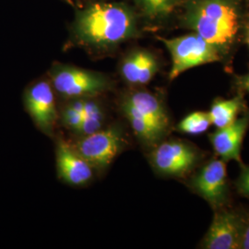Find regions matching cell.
Wrapping results in <instances>:
<instances>
[{"label": "cell", "mask_w": 249, "mask_h": 249, "mask_svg": "<svg viewBox=\"0 0 249 249\" xmlns=\"http://www.w3.org/2000/svg\"><path fill=\"white\" fill-rule=\"evenodd\" d=\"M70 32L71 45L93 56H107L139 36L138 17L124 2H91L77 9Z\"/></svg>", "instance_id": "obj_1"}, {"label": "cell", "mask_w": 249, "mask_h": 249, "mask_svg": "<svg viewBox=\"0 0 249 249\" xmlns=\"http://www.w3.org/2000/svg\"><path fill=\"white\" fill-rule=\"evenodd\" d=\"M116 106L134 137L145 150L149 151L167 138L172 121L159 94L143 87H128L118 95Z\"/></svg>", "instance_id": "obj_2"}, {"label": "cell", "mask_w": 249, "mask_h": 249, "mask_svg": "<svg viewBox=\"0 0 249 249\" xmlns=\"http://www.w3.org/2000/svg\"><path fill=\"white\" fill-rule=\"evenodd\" d=\"M185 22L220 52L233 43L239 29L236 7L229 0H193L187 7Z\"/></svg>", "instance_id": "obj_3"}, {"label": "cell", "mask_w": 249, "mask_h": 249, "mask_svg": "<svg viewBox=\"0 0 249 249\" xmlns=\"http://www.w3.org/2000/svg\"><path fill=\"white\" fill-rule=\"evenodd\" d=\"M47 78L61 100L105 96L115 88L114 80L106 73L71 64L53 63Z\"/></svg>", "instance_id": "obj_4"}, {"label": "cell", "mask_w": 249, "mask_h": 249, "mask_svg": "<svg viewBox=\"0 0 249 249\" xmlns=\"http://www.w3.org/2000/svg\"><path fill=\"white\" fill-rule=\"evenodd\" d=\"M126 125L111 121L95 133L70 139L73 147L89 161L97 175L105 173L128 146Z\"/></svg>", "instance_id": "obj_5"}, {"label": "cell", "mask_w": 249, "mask_h": 249, "mask_svg": "<svg viewBox=\"0 0 249 249\" xmlns=\"http://www.w3.org/2000/svg\"><path fill=\"white\" fill-rule=\"evenodd\" d=\"M148 160L160 178H187L202 163L204 152L180 139H164L148 151Z\"/></svg>", "instance_id": "obj_6"}, {"label": "cell", "mask_w": 249, "mask_h": 249, "mask_svg": "<svg viewBox=\"0 0 249 249\" xmlns=\"http://www.w3.org/2000/svg\"><path fill=\"white\" fill-rule=\"evenodd\" d=\"M159 39L171 55V81L188 70L222 60L221 52L196 33L170 39L160 37Z\"/></svg>", "instance_id": "obj_7"}, {"label": "cell", "mask_w": 249, "mask_h": 249, "mask_svg": "<svg viewBox=\"0 0 249 249\" xmlns=\"http://www.w3.org/2000/svg\"><path fill=\"white\" fill-rule=\"evenodd\" d=\"M187 178L188 188L211 205L213 211L228 206L230 186L226 161L221 158L207 160Z\"/></svg>", "instance_id": "obj_8"}, {"label": "cell", "mask_w": 249, "mask_h": 249, "mask_svg": "<svg viewBox=\"0 0 249 249\" xmlns=\"http://www.w3.org/2000/svg\"><path fill=\"white\" fill-rule=\"evenodd\" d=\"M49 79L41 78L29 84L23 93V105L36 127L47 137H55L59 104Z\"/></svg>", "instance_id": "obj_9"}, {"label": "cell", "mask_w": 249, "mask_h": 249, "mask_svg": "<svg viewBox=\"0 0 249 249\" xmlns=\"http://www.w3.org/2000/svg\"><path fill=\"white\" fill-rule=\"evenodd\" d=\"M54 153L57 177L64 184L72 187H86L98 176L89 161L73 147L70 140L57 137Z\"/></svg>", "instance_id": "obj_10"}, {"label": "cell", "mask_w": 249, "mask_h": 249, "mask_svg": "<svg viewBox=\"0 0 249 249\" xmlns=\"http://www.w3.org/2000/svg\"><path fill=\"white\" fill-rule=\"evenodd\" d=\"M243 213L224 207L214 211L212 224L200 248L205 249H239Z\"/></svg>", "instance_id": "obj_11"}, {"label": "cell", "mask_w": 249, "mask_h": 249, "mask_svg": "<svg viewBox=\"0 0 249 249\" xmlns=\"http://www.w3.org/2000/svg\"><path fill=\"white\" fill-rule=\"evenodd\" d=\"M160 70L157 56L150 50L135 48L124 53L118 65L120 78L130 88L149 84Z\"/></svg>", "instance_id": "obj_12"}, {"label": "cell", "mask_w": 249, "mask_h": 249, "mask_svg": "<svg viewBox=\"0 0 249 249\" xmlns=\"http://www.w3.org/2000/svg\"><path fill=\"white\" fill-rule=\"evenodd\" d=\"M249 127V112L240 118H236L231 124L217 128L209 135L210 142L215 153L224 161L236 160L243 164L241 159V149L244 138Z\"/></svg>", "instance_id": "obj_13"}, {"label": "cell", "mask_w": 249, "mask_h": 249, "mask_svg": "<svg viewBox=\"0 0 249 249\" xmlns=\"http://www.w3.org/2000/svg\"><path fill=\"white\" fill-rule=\"evenodd\" d=\"M82 101V122L78 133L72 137H83L95 133L111 122L103 96L83 98Z\"/></svg>", "instance_id": "obj_14"}, {"label": "cell", "mask_w": 249, "mask_h": 249, "mask_svg": "<svg viewBox=\"0 0 249 249\" xmlns=\"http://www.w3.org/2000/svg\"><path fill=\"white\" fill-rule=\"evenodd\" d=\"M246 107L245 100L242 95H237L229 100L216 99L208 112L212 124L217 128H223L231 124L241 111Z\"/></svg>", "instance_id": "obj_15"}, {"label": "cell", "mask_w": 249, "mask_h": 249, "mask_svg": "<svg viewBox=\"0 0 249 249\" xmlns=\"http://www.w3.org/2000/svg\"><path fill=\"white\" fill-rule=\"evenodd\" d=\"M82 99L62 100L59 104L58 123L72 136L78 133L82 122Z\"/></svg>", "instance_id": "obj_16"}, {"label": "cell", "mask_w": 249, "mask_h": 249, "mask_svg": "<svg viewBox=\"0 0 249 249\" xmlns=\"http://www.w3.org/2000/svg\"><path fill=\"white\" fill-rule=\"evenodd\" d=\"M212 124V120L208 112L196 111L185 116L177 125L180 133L191 136H198L205 133Z\"/></svg>", "instance_id": "obj_17"}, {"label": "cell", "mask_w": 249, "mask_h": 249, "mask_svg": "<svg viewBox=\"0 0 249 249\" xmlns=\"http://www.w3.org/2000/svg\"><path fill=\"white\" fill-rule=\"evenodd\" d=\"M143 16L150 19L165 18L175 9L178 0H133Z\"/></svg>", "instance_id": "obj_18"}, {"label": "cell", "mask_w": 249, "mask_h": 249, "mask_svg": "<svg viewBox=\"0 0 249 249\" xmlns=\"http://www.w3.org/2000/svg\"><path fill=\"white\" fill-rule=\"evenodd\" d=\"M239 177L235 181V188L240 196L249 199V166L241 164Z\"/></svg>", "instance_id": "obj_19"}, {"label": "cell", "mask_w": 249, "mask_h": 249, "mask_svg": "<svg viewBox=\"0 0 249 249\" xmlns=\"http://www.w3.org/2000/svg\"><path fill=\"white\" fill-rule=\"evenodd\" d=\"M239 249H249V212L243 213V224Z\"/></svg>", "instance_id": "obj_20"}, {"label": "cell", "mask_w": 249, "mask_h": 249, "mask_svg": "<svg viewBox=\"0 0 249 249\" xmlns=\"http://www.w3.org/2000/svg\"><path fill=\"white\" fill-rule=\"evenodd\" d=\"M238 85L240 86L241 89H245L249 92V73L248 75L241 77L238 80Z\"/></svg>", "instance_id": "obj_21"}, {"label": "cell", "mask_w": 249, "mask_h": 249, "mask_svg": "<svg viewBox=\"0 0 249 249\" xmlns=\"http://www.w3.org/2000/svg\"><path fill=\"white\" fill-rule=\"evenodd\" d=\"M246 40H247V44L249 45V25L247 29V34H246Z\"/></svg>", "instance_id": "obj_22"}, {"label": "cell", "mask_w": 249, "mask_h": 249, "mask_svg": "<svg viewBox=\"0 0 249 249\" xmlns=\"http://www.w3.org/2000/svg\"><path fill=\"white\" fill-rule=\"evenodd\" d=\"M62 1H67V2H69L70 4H73V2H75V1H77V0H62Z\"/></svg>", "instance_id": "obj_23"}]
</instances>
